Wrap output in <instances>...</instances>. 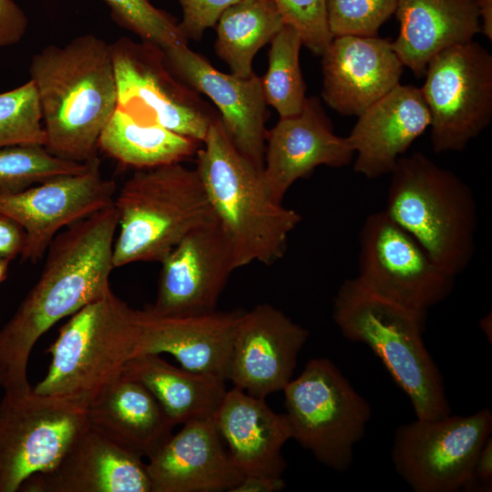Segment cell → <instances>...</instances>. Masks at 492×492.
Listing matches in <instances>:
<instances>
[{"label":"cell","instance_id":"obj_18","mask_svg":"<svg viewBox=\"0 0 492 492\" xmlns=\"http://www.w3.org/2000/svg\"><path fill=\"white\" fill-rule=\"evenodd\" d=\"M354 157L347 137L333 132L320 99L310 97L299 115L280 118L268 131L261 174L271 196L282 203L292 185L317 167L342 168Z\"/></svg>","mask_w":492,"mask_h":492},{"label":"cell","instance_id":"obj_38","mask_svg":"<svg viewBox=\"0 0 492 492\" xmlns=\"http://www.w3.org/2000/svg\"><path fill=\"white\" fill-rule=\"evenodd\" d=\"M25 242L26 233L22 226L0 212V259L11 261L21 255Z\"/></svg>","mask_w":492,"mask_h":492},{"label":"cell","instance_id":"obj_24","mask_svg":"<svg viewBox=\"0 0 492 492\" xmlns=\"http://www.w3.org/2000/svg\"><path fill=\"white\" fill-rule=\"evenodd\" d=\"M214 423L235 466L243 476L282 477L286 462L282 449L292 438L284 414L234 386L227 390Z\"/></svg>","mask_w":492,"mask_h":492},{"label":"cell","instance_id":"obj_5","mask_svg":"<svg viewBox=\"0 0 492 492\" xmlns=\"http://www.w3.org/2000/svg\"><path fill=\"white\" fill-rule=\"evenodd\" d=\"M390 174L384 210L456 277L475 251L477 210L471 189L421 152L401 156Z\"/></svg>","mask_w":492,"mask_h":492},{"label":"cell","instance_id":"obj_8","mask_svg":"<svg viewBox=\"0 0 492 492\" xmlns=\"http://www.w3.org/2000/svg\"><path fill=\"white\" fill-rule=\"evenodd\" d=\"M282 391L292 438L325 466L346 471L372 417L370 404L325 357L310 359Z\"/></svg>","mask_w":492,"mask_h":492},{"label":"cell","instance_id":"obj_11","mask_svg":"<svg viewBox=\"0 0 492 492\" xmlns=\"http://www.w3.org/2000/svg\"><path fill=\"white\" fill-rule=\"evenodd\" d=\"M420 88L435 153L461 151L492 119V56L474 40L434 56Z\"/></svg>","mask_w":492,"mask_h":492},{"label":"cell","instance_id":"obj_36","mask_svg":"<svg viewBox=\"0 0 492 492\" xmlns=\"http://www.w3.org/2000/svg\"><path fill=\"white\" fill-rule=\"evenodd\" d=\"M182 9L178 24L182 37L200 41L206 29L214 27L222 13L239 0H177Z\"/></svg>","mask_w":492,"mask_h":492},{"label":"cell","instance_id":"obj_26","mask_svg":"<svg viewBox=\"0 0 492 492\" xmlns=\"http://www.w3.org/2000/svg\"><path fill=\"white\" fill-rule=\"evenodd\" d=\"M89 424L141 457H152L175 426L155 396L121 374L87 406Z\"/></svg>","mask_w":492,"mask_h":492},{"label":"cell","instance_id":"obj_7","mask_svg":"<svg viewBox=\"0 0 492 492\" xmlns=\"http://www.w3.org/2000/svg\"><path fill=\"white\" fill-rule=\"evenodd\" d=\"M139 338L138 310L110 290L59 329L46 351L51 354L47 373L33 390L88 406L139 354Z\"/></svg>","mask_w":492,"mask_h":492},{"label":"cell","instance_id":"obj_19","mask_svg":"<svg viewBox=\"0 0 492 492\" xmlns=\"http://www.w3.org/2000/svg\"><path fill=\"white\" fill-rule=\"evenodd\" d=\"M142 458L89 424L54 467L31 476L19 490L151 492Z\"/></svg>","mask_w":492,"mask_h":492},{"label":"cell","instance_id":"obj_37","mask_svg":"<svg viewBox=\"0 0 492 492\" xmlns=\"http://www.w3.org/2000/svg\"><path fill=\"white\" fill-rule=\"evenodd\" d=\"M27 27L25 11L14 0H0V48L20 42Z\"/></svg>","mask_w":492,"mask_h":492},{"label":"cell","instance_id":"obj_16","mask_svg":"<svg viewBox=\"0 0 492 492\" xmlns=\"http://www.w3.org/2000/svg\"><path fill=\"white\" fill-rule=\"evenodd\" d=\"M169 70L184 84L207 96L218 108L222 128L233 147L262 170L268 118L261 78L216 69L188 44L163 49Z\"/></svg>","mask_w":492,"mask_h":492},{"label":"cell","instance_id":"obj_33","mask_svg":"<svg viewBox=\"0 0 492 492\" xmlns=\"http://www.w3.org/2000/svg\"><path fill=\"white\" fill-rule=\"evenodd\" d=\"M112 20L120 27L137 35L142 41L162 49L188 44L182 37L178 20L149 0H104Z\"/></svg>","mask_w":492,"mask_h":492},{"label":"cell","instance_id":"obj_32","mask_svg":"<svg viewBox=\"0 0 492 492\" xmlns=\"http://www.w3.org/2000/svg\"><path fill=\"white\" fill-rule=\"evenodd\" d=\"M38 97L34 83L0 93V148L45 145Z\"/></svg>","mask_w":492,"mask_h":492},{"label":"cell","instance_id":"obj_22","mask_svg":"<svg viewBox=\"0 0 492 492\" xmlns=\"http://www.w3.org/2000/svg\"><path fill=\"white\" fill-rule=\"evenodd\" d=\"M242 310L159 316L138 310L139 354L167 353L188 371L228 381L235 330Z\"/></svg>","mask_w":492,"mask_h":492},{"label":"cell","instance_id":"obj_15","mask_svg":"<svg viewBox=\"0 0 492 492\" xmlns=\"http://www.w3.org/2000/svg\"><path fill=\"white\" fill-rule=\"evenodd\" d=\"M156 300L146 309L159 316L216 311L236 270L231 246L217 220L188 233L159 262Z\"/></svg>","mask_w":492,"mask_h":492},{"label":"cell","instance_id":"obj_40","mask_svg":"<svg viewBox=\"0 0 492 492\" xmlns=\"http://www.w3.org/2000/svg\"><path fill=\"white\" fill-rule=\"evenodd\" d=\"M284 487L282 477L249 475L244 476L231 492H274L283 489Z\"/></svg>","mask_w":492,"mask_h":492},{"label":"cell","instance_id":"obj_27","mask_svg":"<svg viewBox=\"0 0 492 492\" xmlns=\"http://www.w3.org/2000/svg\"><path fill=\"white\" fill-rule=\"evenodd\" d=\"M122 374L147 387L175 425L214 417L227 392L225 380L176 367L158 354L133 357Z\"/></svg>","mask_w":492,"mask_h":492},{"label":"cell","instance_id":"obj_9","mask_svg":"<svg viewBox=\"0 0 492 492\" xmlns=\"http://www.w3.org/2000/svg\"><path fill=\"white\" fill-rule=\"evenodd\" d=\"M89 425L87 406L36 393L5 392L0 401V492L18 491L48 471Z\"/></svg>","mask_w":492,"mask_h":492},{"label":"cell","instance_id":"obj_39","mask_svg":"<svg viewBox=\"0 0 492 492\" xmlns=\"http://www.w3.org/2000/svg\"><path fill=\"white\" fill-rule=\"evenodd\" d=\"M492 485V438L484 443L476 460L470 479L463 491H490Z\"/></svg>","mask_w":492,"mask_h":492},{"label":"cell","instance_id":"obj_42","mask_svg":"<svg viewBox=\"0 0 492 492\" xmlns=\"http://www.w3.org/2000/svg\"><path fill=\"white\" fill-rule=\"evenodd\" d=\"M9 263L10 261L7 260L0 259V283H2L7 277Z\"/></svg>","mask_w":492,"mask_h":492},{"label":"cell","instance_id":"obj_13","mask_svg":"<svg viewBox=\"0 0 492 492\" xmlns=\"http://www.w3.org/2000/svg\"><path fill=\"white\" fill-rule=\"evenodd\" d=\"M359 246L355 279L380 297L427 313L454 289L456 277L439 266L384 210L365 219Z\"/></svg>","mask_w":492,"mask_h":492},{"label":"cell","instance_id":"obj_21","mask_svg":"<svg viewBox=\"0 0 492 492\" xmlns=\"http://www.w3.org/2000/svg\"><path fill=\"white\" fill-rule=\"evenodd\" d=\"M151 492L231 491L244 476L232 462L213 417L190 420L149 459Z\"/></svg>","mask_w":492,"mask_h":492},{"label":"cell","instance_id":"obj_31","mask_svg":"<svg viewBox=\"0 0 492 492\" xmlns=\"http://www.w3.org/2000/svg\"><path fill=\"white\" fill-rule=\"evenodd\" d=\"M54 156L43 145H15L0 148V194L15 193L60 175L87 169Z\"/></svg>","mask_w":492,"mask_h":492},{"label":"cell","instance_id":"obj_10","mask_svg":"<svg viewBox=\"0 0 492 492\" xmlns=\"http://www.w3.org/2000/svg\"><path fill=\"white\" fill-rule=\"evenodd\" d=\"M110 49L117 108L140 123L161 126L202 144L219 112L169 70L164 50L128 37L117 39Z\"/></svg>","mask_w":492,"mask_h":492},{"label":"cell","instance_id":"obj_1","mask_svg":"<svg viewBox=\"0 0 492 492\" xmlns=\"http://www.w3.org/2000/svg\"><path fill=\"white\" fill-rule=\"evenodd\" d=\"M114 203L63 229L52 241L41 274L11 318L0 328V386L31 388L30 354L37 340L108 291L115 233Z\"/></svg>","mask_w":492,"mask_h":492},{"label":"cell","instance_id":"obj_4","mask_svg":"<svg viewBox=\"0 0 492 492\" xmlns=\"http://www.w3.org/2000/svg\"><path fill=\"white\" fill-rule=\"evenodd\" d=\"M333 317L345 338L366 344L382 361L416 418L451 414L443 377L423 340L426 312L380 297L354 278L339 287Z\"/></svg>","mask_w":492,"mask_h":492},{"label":"cell","instance_id":"obj_12","mask_svg":"<svg viewBox=\"0 0 492 492\" xmlns=\"http://www.w3.org/2000/svg\"><path fill=\"white\" fill-rule=\"evenodd\" d=\"M491 430L488 408L469 415L416 418L395 430V469L415 492L463 490Z\"/></svg>","mask_w":492,"mask_h":492},{"label":"cell","instance_id":"obj_35","mask_svg":"<svg viewBox=\"0 0 492 492\" xmlns=\"http://www.w3.org/2000/svg\"><path fill=\"white\" fill-rule=\"evenodd\" d=\"M285 25L300 35L302 45L321 56L332 39L326 0H272Z\"/></svg>","mask_w":492,"mask_h":492},{"label":"cell","instance_id":"obj_23","mask_svg":"<svg viewBox=\"0 0 492 492\" xmlns=\"http://www.w3.org/2000/svg\"><path fill=\"white\" fill-rule=\"evenodd\" d=\"M430 125L420 88L397 85L367 108L347 136L354 169L367 179L390 174L398 159Z\"/></svg>","mask_w":492,"mask_h":492},{"label":"cell","instance_id":"obj_25","mask_svg":"<svg viewBox=\"0 0 492 492\" xmlns=\"http://www.w3.org/2000/svg\"><path fill=\"white\" fill-rule=\"evenodd\" d=\"M399 33L392 46L404 67L420 77L429 60L480 33L474 0H397Z\"/></svg>","mask_w":492,"mask_h":492},{"label":"cell","instance_id":"obj_3","mask_svg":"<svg viewBox=\"0 0 492 492\" xmlns=\"http://www.w3.org/2000/svg\"><path fill=\"white\" fill-rule=\"evenodd\" d=\"M196 153V169L231 246L236 268L276 262L302 216L271 196L261 170L230 142L220 117Z\"/></svg>","mask_w":492,"mask_h":492},{"label":"cell","instance_id":"obj_17","mask_svg":"<svg viewBox=\"0 0 492 492\" xmlns=\"http://www.w3.org/2000/svg\"><path fill=\"white\" fill-rule=\"evenodd\" d=\"M306 328L270 303L243 311L237 324L228 380L249 395L265 398L292 379Z\"/></svg>","mask_w":492,"mask_h":492},{"label":"cell","instance_id":"obj_30","mask_svg":"<svg viewBox=\"0 0 492 492\" xmlns=\"http://www.w3.org/2000/svg\"><path fill=\"white\" fill-rule=\"evenodd\" d=\"M302 46L299 33L284 25L271 42L268 68L261 77L267 105L280 118L299 115L306 100V86L300 67Z\"/></svg>","mask_w":492,"mask_h":492},{"label":"cell","instance_id":"obj_28","mask_svg":"<svg viewBox=\"0 0 492 492\" xmlns=\"http://www.w3.org/2000/svg\"><path fill=\"white\" fill-rule=\"evenodd\" d=\"M200 144L161 126L140 123L116 108L100 133L97 149L137 170L181 162L195 155Z\"/></svg>","mask_w":492,"mask_h":492},{"label":"cell","instance_id":"obj_41","mask_svg":"<svg viewBox=\"0 0 492 492\" xmlns=\"http://www.w3.org/2000/svg\"><path fill=\"white\" fill-rule=\"evenodd\" d=\"M480 21V33L492 41V0H474Z\"/></svg>","mask_w":492,"mask_h":492},{"label":"cell","instance_id":"obj_2","mask_svg":"<svg viewBox=\"0 0 492 492\" xmlns=\"http://www.w3.org/2000/svg\"><path fill=\"white\" fill-rule=\"evenodd\" d=\"M34 83L46 134L44 147L60 159L85 163L117 108L110 44L85 34L32 56Z\"/></svg>","mask_w":492,"mask_h":492},{"label":"cell","instance_id":"obj_14","mask_svg":"<svg viewBox=\"0 0 492 492\" xmlns=\"http://www.w3.org/2000/svg\"><path fill=\"white\" fill-rule=\"evenodd\" d=\"M87 164L82 172L0 194V212L18 222L26 233L22 262L41 261L63 229L114 202L116 183L103 177L97 155Z\"/></svg>","mask_w":492,"mask_h":492},{"label":"cell","instance_id":"obj_34","mask_svg":"<svg viewBox=\"0 0 492 492\" xmlns=\"http://www.w3.org/2000/svg\"><path fill=\"white\" fill-rule=\"evenodd\" d=\"M397 0H326L327 21L333 37L377 36L395 12Z\"/></svg>","mask_w":492,"mask_h":492},{"label":"cell","instance_id":"obj_29","mask_svg":"<svg viewBox=\"0 0 492 492\" xmlns=\"http://www.w3.org/2000/svg\"><path fill=\"white\" fill-rule=\"evenodd\" d=\"M284 22L272 0H239L229 6L217 24L214 48L231 73L248 77L257 52L271 43Z\"/></svg>","mask_w":492,"mask_h":492},{"label":"cell","instance_id":"obj_20","mask_svg":"<svg viewBox=\"0 0 492 492\" xmlns=\"http://www.w3.org/2000/svg\"><path fill=\"white\" fill-rule=\"evenodd\" d=\"M321 56L322 97L341 115L358 117L400 84L404 65L389 39L335 36Z\"/></svg>","mask_w":492,"mask_h":492},{"label":"cell","instance_id":"obj_6","mask_svg":"<svg viewBox=\"0 0 492 492\" xmlns=\"http://www.w3.org/2000/svg\"><path fill=\"white\" fill-rule=\"evenodd\" d=\"M114 206V269L160 262L188 233L216 220L197 169L181 162L137 169L116 192Z\"/></svg>","mask_w":492,"mask_h":492}]
</instances>
